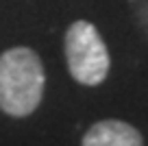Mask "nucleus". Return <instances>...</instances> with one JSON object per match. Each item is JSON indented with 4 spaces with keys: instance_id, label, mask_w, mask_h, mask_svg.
Listing matches in <instances>:
<instances>
[{
    "instance_id": "obj_3",
    "label": "nucleus",
    "mask_w": 148,
    "mask_h": 146,
    "mask_svg": "<svg viewBox=\"0 0 148 146\" xmlns=\"http://www.w3.org/2000/svg\"><path fill=\"white\" fill-rule=\"evenodd\" d=\"M81 146H144V137L124 120H100L87 129Z\"/></svg>"
},
{
    "instance_id": "obj_2",
    "label": "nucleus",
    "mask_w": 148,
    "mask_h": 146,
    "mask_svg": "<svg viewBox=\"0 0 148 146\" xmlns=\"http://www.w3.org/2000/svg\"><path fill=\"white\" fill-rule=\"evenodd\" d=\"M65 61L74 81L81 85H100L109 74V50L98 28L79 20L65 33Z\"/></svg>"
},
{
    "instance_id": "obj_1",
    "label": "nucleus",
    "mask_w": 148,
    "mask_h": 146,
    "mask_svg": "<svg viewBox=\"0 0 148 146\" xmlns=\"http://www.w3.org/2000/svg\"><path fill=\"white\" fill-rule=\"evenodd\" d=\"M46 85L42 59L26 46L0 55V109L13 118L31 116L39 107Z\"/></svg>"
}]
</instances>
